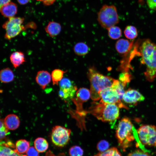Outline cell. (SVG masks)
<instances>
[{"label":"cell","mask_w":156,"mask_h":156,"mask_svg":"<svg viewBox=\"0 0 156 156\" xmlns=\"http://www.w3.org/2000/svg\"><path fill=\"white\" fill-rule=\"evenodd\" d=\"M138 54L142 57L141 62L145 64L146 70L144 75L146 79L152 82L156 78V44L150 40L146 39L139 42Z\"/></svg>","instance_id":"1"},{"label":"cell","mask_w":156,"mask_h":156,"mask_svg":"<svg viewBox=\"0 0 156 156\" xmlns=\"http://www.w3.org/2000/svg\"><path fill=\"white\" fill-rule=\"evenodd\" d=\"M88 76L90 83V97L94 101L100 99V92L105 88L111 87L115 80L101 74L94 67L89 69Z\"/></svg>","instance_id":"2"},{"label":"cell","mask_w":156,"mask_h":156,"mask_svg":"<svg viewBox=\"0 0 156 156\" xmlns=\"http://www.w3.org/2000/svg\"><path fill=\"white\" fill-rule=\"evenodd\" d=\"M119 108L115 104L93 102L85 113H90L103 122H112L119 118Z\"/></svg>","instance_id":"3"},{"label":"cell","mask_w":156,"mask_h":156,"mask_svg":"<svg viewBox=\"0 0 156 156\" xmlns=\"http://www.w3.org/2000/svg\"><path fill=\"white\" fill-rule=\"evenodd\" d=\"M133 127L130 120L127 117L122 118L119 122L116 136L119 147L123 151L129 147L134 140Z\"/></svg>","instance_id":"4"},{"label":"cell","mask_w":156,"mask_h":156,"mask_svg":"<svg viewBox=\"0 0 156 156\" xmlns=\"http://www.w3.org/2000/svg\"><path fill=\"white\" fill-rule=\"evenodd\" d=\"M97 19L100 25L107 29L117 24L119 20L116 7L103 5L98 13Z\"/></svg>","instance_id":"5"},{"label":"cell","mask_w":156,"mask_h":156,"mask_svg":"<svg viewBox=\"0 0 156 156\" xmlns=\"http://www.w3.org/2000/svg\"><path fill=\"white\" fill-rule=\"evenodd\" d=\"M24 18L20 17H13L8 19L3 25L2 27L6 31L4 37L10 40L19 35L25 27L23 25Z\"/></svg>","instance_id":"6"},{"label":"cell","mask_w":156,"mask_h":156,"mask_svg":"<svg viewBox=\"0 0 156 156\" xmlns=\"http://www.w3.org/2000/svg\"><path fill=\"white\" fill-rule=\"evenodd\" d=\"M138 134L142 142L150 146H156V127L143 125L138 130Z\"/></svg>","instance_id":"7"},{"label":"cell","mask_w":156,"mask_h":156,"mask_svg":"<svg viewBox=\"0 0 156 156\" xmlns=\"http://www.w3.org/2000/svg\"><path fill=\"white\" fill-rule=\"evenodd\" d=\"M71 131L70 129L59 125L54 127L52 131L51 139L56 146L63 147L68 143Z\"/></svg>","instance_id":"8"},{"label":"cell","mask_w":156,"mask_h":156,"mask_svg":"<svg viewBox=\"0 0 156 156\" xmlns=\"http://www.w3.org/2000/svg\"><path fill=\"white\" fill-rule=\"evenodd\" d=\"M59 86V95L62 100L67 102L73 99L77 88L73 82L67 78H64L60 82Z\"/></svg>","instance_id":"9"},{"label":"cell","mask_w":156,"mask_h":156,"mask_svg":"<svg viewBox=\"0 0 156 156\" xmlns=\"http://www.w3.org/2000/svg\"><path fill=\"white\" fill-rule=\"evenodd\" d=\"M100 97V102L116 105L120 108L128 109L121 101L117 92L112 87H109L101 91L99 93Z\"/></svg>","instance_id":"10"},{"label":"cell","mask_w":156,"mask_h":156,"mask_svg":"<svg viewBox=\"0 0 156 156\" xmlns=\"http://www.w3.org/2000/svg\"><path fill=\"white\" fill-rule=\"evenodd\" d=\"M91 96L90 92L86 88H79L76 92V97L72 99L76 107L77 112L80 115H85L82 105L87 101Z\"/></svg>","instance_id":"11"},{"label":"cell","mask_w":156,"mask_h":156,"mask_svg":"<svg viewBox=\"0 0 156 156\" xmlns=\"http://www.w3.org/2000/svg\"><path fill=\"white\" fill-rule=\"evenodd\" d=\"M144 99V97L139 92L129 88L125 92L122 100L126 103L135 105L138 102L143 101Z\"/></svg>","instance_id":"12"},{"label":"cell","mask_w":156,"mask_h":156,"mask_svg":"<svg viewBox=\"0 0 156 156\" xmlns=\"http://www.w3.org/2000/svg\"><path fill=\"white\" fill-rule=\"evenodd\" d=\"M133 42L123 39L118 40L116 44V49L118 53L125 56L127 55L132 48Z\"/></svg>","instance_id":"13"},{"label":"cell","mask_w":156,"mask_h":156,"mask_svg":"<svg viewBox=\"0 0 156 156\" xmlns=\"http://www.w3.org/2000/svg\"><path fill=\"white\" fill-rule=\"evenodd\" d=\"M51 79V75L47 71L40 70L37 73L36 77L37 83L42 89H44L50 83Z\"/></svg>","instance_id":"14"},{"label":"cell","mask_w":156,"mask_h":156,"mask_svg":"<svg viewBox=\"0 0 156 156\" xmlns=\"http://www.w3.org/2000/svg\"><path fill=\"white\" fill-rule=\"evenodd\" d=\"M0 11L2 15L8 18H12L16 14L17 7L12 2H10L0 7Z\"/></svg>","instance_id":"15"},{"label":"cell","mask_w":156,"mask_h":156,"mask_svg":"<svg viewBox=\"0 0 156 156\" xmlns=\"http://www.w3.org/2000/svg\"><path fill=\"white\" fill-rule=\"evenodd\" d=\"M6 127L9 130H14L19 126L20 121L19 118L16 115L11 114L7 116L4 120Z\"/></svg>","instance_id":"16"},{"label":"cell","mask_w":156,"mask_h":156,"mask_svg":"<svg viewBox=\"0 0 156 156\" xmlns=\"http://www.w3.org/2000/svg\"><path fill=\"white\" fill-rule=\"evenodd\" d=\"M10 60L15 68H16L25 62L24 54L21 51L13 53L10 55Z\"/></svg>","instance_id":"17"},{"label":"cell","mask_w":156,"mask_h":156,"mask_svg":"<svg viewBox=\"0 0 156 156\" xmlns=\"http://www.w3.org/2000/svg\"><path fill=\"white\" fill-rule=\"evenodd\" d=\"M61 26L60 24L55 22H49L45 28L46 32L51 37L57 35L61 31Z\"/></svg>","instance_id":"18"},{"label":"cell","mask_w":156,"mask_h":156,"mask_svg":"<svg viewBox=\"0 0 156 156\" xmlns=\"http://www.w3.org/2000/svg\"><path fill=\"white\" fill-rule=\"evenodd\" d=\"M0 80L3 83H8L12 81L14 75L12 70L7 68L1 70L0 73Z\"/></svg>","instance_id":"19"},{"label":"cell","mask_w":156,"mask_h":156,"mask_svg":"<svg viewBox=\"0 0 156 156\" xmlns=\"http://www.w3.org/2000/svg\"><path fill=\"white\" fill-rule=\"evenodd\" d=\"M35 148L40 153L45 152L48 149V143L47 140L42 138H38L34 141Z\"/></svg>","instance_id":"20"},{"label":"cell","mask_w":156,"mask_h":156,"mask_svg":"<svg viewBox=\"0 0 156 156\" xmlns=\"http://www.w3.org/2000/svg\"><path fill=\"white\" fill-rule=\"evenodd\" d=\"M30 142L24 139L17 140L15 144V149L19 154H21L26 153L29 147Z\"/></svg>","instance_id":"21"},{"label":"cell","mask_w":156,"mask_h":156,"mask_svg":"<svg viewBox=\"0 0 156 156\" xmlns=\"http://www.w3.org/2000/svg\"><path fill=\"white\" fill-rule=\"evenodd\" d=\"M74 50L76 55L79 56L84 55L88 53L89 48L85 43L80 42L75 45Z\"/></svg>","instance_id":"22"},{"label":"cell","mask_w":156,"mask_h":156,"mask_svg":"<svg viewBox=\"0 0 156 156\" xmlns=\"http://www.w3.org/2000/svg\"><path fill=\"white\" fill-rule=\"evenodd\" d=\"M66 72L59 69H55L52 71L51 75L53 85H58Z\"/></svg>","instance_id":"23"},{"label":"cell","mask_w":156,"mask_h":156,"mask_svg":"<svg viewBox=\"0 0 156 156\" xmlns=\"http://www.w3.org/2000/svg\"><path fill=\"white\" fill-rule=\"evenodd\" d=\"M125 36L128 39H133L138 36V31L136 28L133 26H127L124 31Z\"/></svg>","instance_id":"24"},{"label":"cell","mask_w":156,"mask_h":156,"mask_svg":"<svg viewBox=\"0 0 156 156\" xmlns=\"http://www.w3.org/2000/svg\"><path fill=\"white\" fill-rule=\"evenodd\" d=\"M107 30L108 35L112 39H117L121 36V30L118 27L114 26L110 27Z\"/></svg>","instance_id":"25"},{"label":"cell","mask_w":156,"mask_h":156,"mask_svg":"<svg viewBox=\"0 0 156 156\" xmlns=\"http://www.w3.org/2000/svg\"><path fill=\"white\" fill-rule=\"evenodd\" d=\"M125 87L120 81L116 79L114 80L111 87L117 92L121 100L125 92Z\"/></svg>","instance_id":"26"},{"label":"cell","mask_w":156,"mask_h":156,"mask_svg":"<svg viewBox=\"0 0 156 156\" xmlns=\"http://www.w3.org/2000/svg\"><path fill=\"white\" fill-rule=\"evenodd\" d=\"M94 156H122V155L117 148L113 147L104 152H99Z\"/></svg>","instance_id":"27"},{"label":"cell","mask_w":156,"mask_h":156,"mask_svg":"<svg viewBox=\"0 0 156 156\" xmlns=\"http://www.w3.org/2000/svg\"><path fill=\"white\" fill-rule=\"evenodd\" d=\"M69 153L70 156H83V151L79 146H74L69 149Z\"/></svg>","instance_id":"28"},{"label":"cell","mask_w":156,"mask_h":156,"mask_svg":"<svg viewBox=\"0 0 156 156\" xmlns=\"http://www.w3.org/2000/svg\"><path fill=\"white\" fill-rule=\"evenodd\" d=\"M131 79V76L128 72H122L119 77V81L125 86L129 83Z\"/></svg>","instance_id":"29"},{"label":"cell","mask_w":156,"mask_h":156,"mask_svg":"<svg viewBox=\"0 0 156 156\" xmlns=\"http://www.w3.org/2000/svg\"><path fill=\"white\" fill-rule=\"evenodd\" d=\"M109 144L108 142L105 140L99 141L96 146L97 150L99 152H104L109 148Z\"/></svg>","instance_id":"30"},{"label":"cell","mask_w":156,"mask_h":156,"mask_svg":"<svg viewBox=\"0 0 156 156\" xmlns=\"http://www.w3.org/2000/svg\"><path fill=\"white\" fill-rule=\"evenodd\" d=\"M11 148L7 146L0 144V156H10L13 152Z\"/></svg>","instance_id":"31"},{"label":"cell","mask_w":156,"mask_h":156,"mask_svg":"<svg viewBox=\"0 0 156 156\" xmlns=\"http://www.w3.org/2000/svg\"><path fill=\"white\" fill-rule=\"evenodd\" d=\"M8 129L6 127L4 120L1 119L0 120V141L5 139L6 136L8 133Z\"/></svg>","instance_id":"32"},{"label":"cell","mask_w":156,"mask_h":156,"mask_svg":"<svg viewBox=\"0 0 156 156\" xmlns=\"http://www.w3.org/2000/svg\"><path fill=\"white\" fill-rule=\"evenodd\" d=\"M127 156H151V155L141 150H137L129 153Z\"/></svg>","instance_id":"33"},{"label":"cell","mask_w":156,"mask_h":156,"mask_svg":"<svg viewBox=\"0 0 156 156\" xmlns=\"http://www.w3.org/2000/svg\"><path fill=\"white\" fill-rule=\"evenodd\" d=\"M38 152L35 148L31 146L29 148L26 153L27 156H39Z\"/></svg>","instance_id":"34"},{"label":"cell","mask_w":156,"mask_h":156,"mask_svg":"<svg viewBox=\"0 0 156 156\" xmlns=\"http://www.w3.org/2000/svg\"><path fill=\"white\" fill-rule=\"evenodd\" d=\"M146 2L150 8L156 10V0H146Z\"/></svg>","instance_id":"35"},{"label":"cell","mask_w":156,"mask_h":156,"mask_svg":"<svg viewBox=\"0 0 156 156\" xmlns=\"http://www.w3.org/2000/svg\"><path fill=\"white\" fill-rule=\"evenodd\" d=\"M42 3L45 5H49L52 4L56 0H37Z\"/></svg>","instance_id":"36"},{"label":"cell","mask_w":156,"mask_h":156,"mask_svg":"<svg viewBox=\"0 0 156 156\" xmlns=\"http://www.w3.org/2000/svg\"><path fill=\"white\" fill-rule=\"evenodd\" d=\"M45 156H66L64 153H59L58 155H54L51 151H49L46 154Z\"/></svg>","instance_id":"37"},{"label":"cell","mask_w":156,"mask_h":156,"mask_svg":"<svg viewBox=\"0 0 156 156\" xmlns=\"http://www.w3.org/2000/svg\"><path fill=\"white\" fill-rule=\"evenodd\" d=\"M11 0H0V7L10 2Z\"/></svg>","instance_id":"38"},{"label":"cell","mask_w":156,"mask_h":156,"mask_svg":"<svg viewBox=\"0 0 156 156\" xmlns=\"http://www.w3.org/2000/svg\"><path fill=\"white\" fill-rule=\"evenodd\" d=\"M30 0H17L18 3L21 5H25L28 3Z\"/></svg>","instance_id":"39"},{"label":"cell","mask_w":156,"mask_h":156,"mask_svg":"<svg viewBox=\"0 0 156 156\" xmlns=\"http://www.w3.org/2000/svg\"><path fill=\"white\" fill-rule=\"evenodd\" d=\"M21 154L18 153L16 150L14 149L12 153L10 156H20Z\"/></svg>","instance_id":"40"},{"label":"cell","mask_w":156,"mask_h":156,"mask_svg":"<svg viewBox=\"0 0 156 156\" xmlns=\"http://www.w3.org/2000/svg\"><path fill=\"white\" fill-rule=\"evenodd\" d=\"M20 156H27L26 155H21Z\"/></svg>","instance_id":"41"}]
</instances>
